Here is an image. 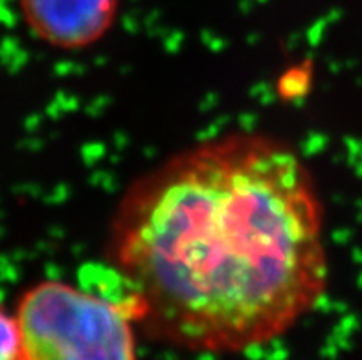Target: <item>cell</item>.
Returning <instances> with one entry per match:
<instances>
[{
    "mask_svg": "<svg viewBox=\"0 0 362 360\" xmlns=\"http://www.w3.org/2000/svg\"><path fill=\"white\" fill-rule=\"evenodd\" d=\"M30 32L61 50H79L107 35L119 0H18Z\"/></svg>",
    "mask_w": 362,
    "mask_h": 360,
    "instance_id": "3",
    "label": "cell"
},
{
    "mask_svg": "<svg viewBox=\"0 0 362 360\" xmlns=\"http://www.w3.org/2000/svg\"><path fill=\"white\" fill-rule=\"evenodd\" d=\"M0 360H21V335L13 313L0 307Z\"/></svg>",
    "mask_w": 362,
    "mask_h": 360,
    "instance_id": "4",
    "label": "cell"
},
{
    "mask_svg": "<svg viewBox=\"0 0 362 360\" xmlns=\"http://www.w3.org/2000/svg\"><path fill=\"white\" fill-rule=\"evenodd\" d=\"M21 360H138L133 316L119 301L70 283H37L15 307Z\"/></svg>",
    "mask_w": 362,
    "mask_h": 360,
    "instance_id": "2",
    "label": "cell"
},
{
    "mask_svg": "<svg viewBox=\"0 0 362 360\" xmlns=\"http://www.w3.org/2000/svg\"><path fill=\"white\" fill-rule=\"evenodd\" d=\"M107 265L115 298L156 342L217 355L265 346L326 294L315 178L296 149L271 134L201 141L127 187Z\"/></svg>",
    "mask_w": 362,
    "mask_h": 360,
    "instance_id": "1",
    "label": "cell"
}]
</instances>
